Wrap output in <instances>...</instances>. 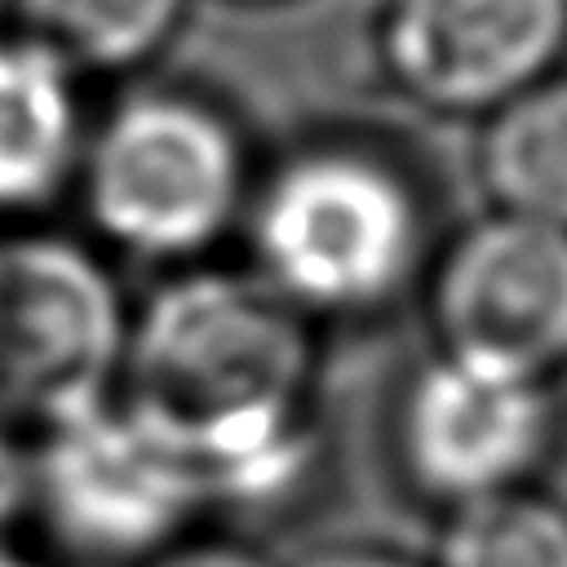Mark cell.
<instances>
[{"instance_id":"30bf717a","label":"cell","mask_w":567,"mask_h":567,"mask_svg":"<svg viewBox=\"0 0 567 567\" xmlns=\"http://www.w3.org/2000/svg\"><path fill=\"white\" fill-rule=\"evenodd\" d=\"M483 177L501 213L567 230V80H540L505 102L483 142Z\"/></svg>"},{"instance_id":"8fae6325","label":"cell","mask_w":567,"mask_h":567,"mask_svg":"<svg viewBox=\"0 0 567 567\" xmlns=\"http://www.w3.org/2000/svg\"><path fill=\"white\" fill-rule=\"evenodd\" d=\"M18 31L80 75H120L151 62L182 27L186 0H13Z\"/></svg>"},{"instance_id":"52a82bcc","label":"cell","mask_w":567,"mask_h":567,"mask_svg":"<svg viewBox=\"0 0 567 567\" xmlns=\"http://www.w3.org/2000/svg\"><path fill=\"white\" fill-rule=\"evenodd\" d=\"M434 319L443 350L549 381L567 363V230L514 213L474 226L439 275Z\"/></svg>"},{"instance_id":"8992f818","label":"cell","mask_w":567,"mask_h":567,"mask_svg":"<svg viewBox=\"0 0 567 567\" xmlns=\"http://www.w3.org/2000/svg\"><path fill=\"white\" fill-rule=\"evenodd\" d=\"M549 439L554 399L545 377L456 350L416 372L399 412V452L412 483L452 509L523 487Z\"/></svg>"},{"instance_id":"2e32d148","label":"cell","mask_w":567,"mask_h":567,"mask_svg":"<svg viewBox=\"0 0 567 567\" xmlns=\"http://www.w3.org/2000/svg\"><path fill=\"white\" fill-rule=\"evenodd\" d=\"M0 567H40V563H31V558H22V554H13L9 545H0Z\"/></svg>"},{"instance_id":"9a60e30c","label":"cell","mask_w":567,"mask_h":567,"mask_svg":"<svg viewBox=\"0 0 567 567\" xmlns=\"http://www.w3.org/2000/svg\"><path fill=\"white\" fill-rule=\"evenodd\" d=\"M301 567H416L390 549H359V545H346V549H323V554H310Z\"/></svg>"},{"instance_id":"6da1fadb","label":"cell","mask_w":567,"mask_h":567,"mask_svg":"<svg viewBox=\"0 0 567 567\" xmlns=\"http://www.w3.org/2000/svg\"><path fill=\"white\" fill-rule=\"evenodd\" d=\"M310 337L266 279L182 266L128 319L115 403L177 447L208 505H275L315 456Z\"/></svg>"},{"instance_id":"5b68a950","label":"cell","mask_w":567,"mask_h":567,"mask_svg":"<svg viewBox=\"0 0 567 567\" xmlns=\"http://www.w3.org/2000/svg\"><path fill=\"white\" fill-rule=\"evenodd\" d=\"M35 509L53 540L97 567H142L208 509L190 461L115 399L44 430Z\"/></svg>"},{"instance_id":"ba28073f","label":"cell","mask_w":567,"mask_h":567,"mask_svg":"<svg viewBox=\"0 0 567 567\" xmlns=\"http://www.w3.org/2000/svg\"><path fill=\"white\" fill-rule=\"evenodd\" d=\"M567 44V0H394L385 62L408 93L447 111L505 106Z\"/></svg>"},{"instance_id":"3957f363","label":"cell","mask_w":567,"mask_h":567,"mask_svg":"<svg viewBox=\"0 0 567 567\" xmlns=\"http://www.w3.org/2000/svg\"><path fill=\"white\" fill-rule=\"evenodd\" d=\"M261 279L301 315H350L390 301L421 252V213L408 182L346 146L284 159L248 208Z\"/></svg>"},{"instance_id":"9c48e42d","label":"cell","mask_w":567,"mask_h":567,"mask_svg":"<svg viewBox=\"0 0 567 567\" xmlns=\"http://www.w3.org/2000/svg\"><path fill=\"white\" fill-rule=\"evenodd\" d=\"M80 71L40 40L0 35V217L53 204L84 155Z\"/></svg>"},{"instance_id":"5bb4252c","label":"cell","mask_w":567,"mask_h":567,"mask_svg":"<svg viewBox=\"0 0 567 567\" xmlns=\"http://www.w3.org/2000/svg\"><path fill=\"white\" fill-rule=\"evenodd\" d=\"M142 567H275L270 558H261L248 545H230V540H177L168 549H159L155 558H146Z\"/></svg>"},{"instance_id":"7a4b0ae2","label":"cell","mask_w":567,"mask_h":567,"mask_svg":"<svg viewBox=\"0 0 567 567\" xmlns=\"http://www.w3.org/2000/svg\"><path fill=\"white\" fill-rule=\"evenodd\" d=\"M75 182L102 244L137 261L190 266L244 213L248 155L213 102L142 89L89 128Z\"/></svg>"},{"instance_id":"277c9868","label":"cell","mask_w":567,"mask_h":567,"mask_svg":"<svg viewBox=\"0 0 567 567\" xmlns=\"http://www.w3.org/2000/svg\"><path fill=\"white\" fill-rule=\"evenodd\" d=\"M133 310L80 239L0 235V421L62 425L115 399Z\"/></svg>"},{"instance_id":"4fadbf2b","label":"cell","mask_w":567,"mask_h":567,"mask_svg":"<svg viewBox=\"0 0 567 567\" xmlns=\"http://www.w3.org/2000/svg\"><path fill=\"white\" fill-rule=\"evenodd\" d=\"M35 509V452H22V443L0 421V536Z\"/></svg>"},{"instance_id":"7c38bea8","label":"cell","mask_w":567,"mask_h":567,"mask_svg":"<svg viewBox=\"0 0 567 567\" xmlns=\"http://www.w3.org/2000/svg\"><path fill=\"white\" fill-rule=\"evenodd\" d=\"M439 567H567V505L527 487L456 505Z\"/></svg>"}]
</instances>
